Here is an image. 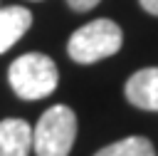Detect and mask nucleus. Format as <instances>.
<instances>
[{"label":"nucleus","instance_id":"obj_1","mask_svg":"<svg viewBox=\"0 0 158 156\" xmlns=\"http://www.w3.org/2000/svg\"><path fill=\"white\" fill-rule=\"evenodd\" d=\"M7 82L20 99L32 102V99L49 97L57 89L59 72H57V64L52 57H47L42 52H27V54H20L10 64Z\"/></svg>","mask_w":158,"mask_h":156},{"label":"nucleus","instance_id":"obj_2","mask_svg":"<svg viewBox=\"0 0 158 156\" xmlns=\"http://www.w3.org/2000/svg\"><path fill=\"white\" fill-rule=\"evenodd\" d=\"M121 42H123L121 27L114 20L99 17L74 30V35L67 42V52L79 64H94L99 59L116 54L121 50Z\"/></svg>","mask_w":158,"mask_h":156},{"label":"nucleus","instance_id":"obj_3","mask_svg":"<svg viewBox=\"0 0 158 156\" xmlns=\"http://www.w3.org/2000/svg\"><path fill=\"white\" fill-rule=\"evenodd\" d=\"M77 139V114L67 104L49 106L32 129V149L37 156H69Z\"/></svg>","mask_w":158,"mask_h":156},{"label":"nucleus","instance_id":"obj_4","mask_svg":"<svg viewBox=\"0 0 158 156\" xmlns=\"http://www.w3.org/2000/svg\"><path fill=\"white\" fill-rule=\"evenodd\" d=\"M126 99L146 111H158V67H143L126 82Z\"/></svg>","mask_w":158,"mask_h":156},{"label":"nucleus","instance_id":"obj_5","mask_svg":"<svg viewBox=\"0 0 158 156\" xmlns=\"http://www.w3.org/2000/svg\"><path fill=\"white\" fill-rule=\"evenodd\" d=\"M32 151V129L25 119H2L0 121V156H30Z\"/></svg>","mask_w":158,"mask_h":156},{"label":"nucleus","instance_id":"obj_6","mask_svg":"<svg viewBox=\"0 0 158 156\" xmlns=\"http://www.w3.org/2000/svg\"><path fill=\"white\" fill-rule=\"evenodd\" d=\"M32 25V12L22 5L0 7V54L10 50Z\"/></svg>","mask_w":158,"mask_h":156},{"label":"nucleus","instance_id":"obj_7","mask_svg":"<svg viewBox=\"0 0 158 156\" xmlns=\"http://www.w3.org/2000/svg\"><path fill=\"white\" fill-rule=\"evenodd\" d=\"M94 156H156V149L146 136H126L99 149Z\"/></svg>","mask_w":158,"mask_h":156},{"label":"nucleus","instance_id":"obj_8","mask_svg":"<svg viewBox=\"0 0 158 156\" xmlns=\"http://www.w3.org/2000/svg\"><path fill=\"white\" fill-rule=\"evenodd\" d=\"M101 0H67V5L72 7V10H77V12H86V10H91V7H96Z\"/></svg>","mask_w":158,"mask_h":156},{"label":"nucleus","instance_id":"obj_9","mask_svg":"<svg viewBox=\"0 0 158 156\" xmlns=\"http://www.w3.org/2000/svg\"><path fill=\"white\" fill-rule=\"evenodd\" d=\"M138 2H141V7H143L146 12L158 15V0H138Z\"/></svg>","mask_w":158,"mask_h":156}]
</instances>
